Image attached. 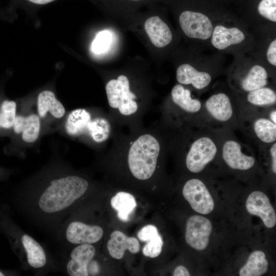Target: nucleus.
I'll list each match as a JSON object with an SVG mask.
<instances>
[{"label": "nucleus", "mask_w": 276, "mask_h": 276, "mask_svg": "<svg viewBox=\"0 0 276 276\" xmlns=\"http://www.w3.org/2000/svg\"><path fill=\"white\" fill-rule=\"evenodd\" d=\"M247 100L256 106L271 105L275 104L276 94L273 89L264 86L249 91Z\"/></svg>", "instance_id": "27"}, {"label": "nucleus", "mask_w": 276, "mask_h": 276, "mask_svg": "<svg viewBox=\"0 0 276 276\" xmlns=\"http://www.w3.org/2000/svg\"><path fill=\"white\" fill-rule=\"evenodd\" d=\"M104 234L103 228L98 225H91L80 221H72L62 229L63 239L70 244H93L99 241Z\"/></svg>", "instance_id": "6"}, {"label": "nucleus", "mask_w": 276, "mask_h": 276, "mask_svg": "<svg viewBox=\"0 0 276 276\" xmlns=\"http://www.w3.org/2000/svg\"><path fill=\"white\" fill-rule=\"evenodd\" d=\"M105 89L109 106L118 109L124 116L134 113L137 110L135 95L130 90L129 81L124 75L111 79L106 85Z\"/></svg>", "instance_id": "3"}, {"label": "nucleus", "mask_w": 276, "mask_h": 276, "mask_svg": "<svg viewBox=\"0 0 276 276\" xmlns=\"http://www.w3.org/2000/svg\"><path fill=\"white\" fill-rule=\"evenodd\" d=\"M22 261L32 269L40 270L48 264V256L42 245L34 238L22 233L16 239Z\"/></svg>", "instance_id": "9"}, {"label": "nucleus", "mask_w": 276, "mask_h": 276, "mask_svg": "<svg viewBox=\"0 0 276 276\" xmlns=\"http://www.w3.org/2000/svg\"><path fill=\"white\" fill-rule=\"evenodd\" d=\"M205 107L210 115L218 121H227L233 116L231 100L228 96L223 93L210 97L205 101Z\"/></svg>", "instance_id": "18"}, {"label": "nucleus", "mask_w": 276, "mask_h": 276, "mask_svg": "<svg viewBox=\"0 0 276 276\" xmlns=\"http://www.w3.org/2000/svg\"><path fill=\"white\" fill-rule=\"evenodd\" d=\"M37 109L40 118H44L49 112L53 117L62 118L65 113L62 104L56 98L54 94L50 90L40 93L37 98Z\"/></svg>", "instance_id": "20"}, {"label": "nucleus", "mask_w": 276, "mask_h": 276, "mask_svg": "<svg viewBox=\"0 0 276 276\" xmlns=\"http://www.w3.org/2000/svg\"><path fill=\"white\" fill-rule=\"evenodd\" d=\"M267 78L266 69L260 65H255L241 79L240 84L243 90L249 92L264 87L267 83Z\"/></svg>", "instance_id": "24"}, {"label": "nucleus", "mask_w": 276, "mask_h": 276, "mask_svg": "<svg viewBox=\"0 0 276 276\" xmlns=\"http://www.w3.org/2000/svg\"><path fill=\"white\" fill-rule=\"evenodd\" d=\"M28 1L36 4L43 5V4H48L50 2H52L54 1V0H28Z\"/></svg>", "instance_id": "35"}, {"label": "nucleus", "mask_w": 276, "mask_h": 276, "mask_svg": "<svg viewBox=\"0 0 276 276\" xmlns=\"http://www.w3.org/2000/svg\"><path fill=\"white\" fill-rule=\"evenodd\" d=\"M88 182L77 175H66L50 181L39 190L29 195V206L39 217L47 220L64 215L85 194Z\"/></svg>", "instance_id": "1"}, {"label": "nucleus", "mask_w": 276, "mask_h": 276, "mask_svg": "<svg viewBox=\"0 0 276 276\" xmlns=\"http://www.w3.org/2000/svg\"><path fill=\"white\" fill-rule=\"evenodd\" d=\"M245 39V34L238 28L217 25L213 29L211 43L216 49L223 50L232 45L242 42Z\"/></svg>", "instance_id": "15"}, {"label": "nucleus", "mask_w": 276, "mask_h": 276, "mask_svg": "<svg viewBox=\"0 0 276 276\" xmlns=\"http://www.w3.org/2000/svg\"><path fill=\"white\" fill-rule=\"evenodd\" d=\"M112 33L108 30H103L98 33L93 40L91 50L96 54H101L108 50L113 40Z\"/></svg>", "instance_id": "30"}, {"label": "nucleus", "mask_w": 276, "mask_h": 276, "mask_svg": "<svg viewBox=\"0 0 276 276\" xmlns=\"http://www.w3.org/2000/svg\"><path fill=\"white\" fill-rule=\"evenodd\" d=\"M16 116V103L13 101H4L0 106V129L12 128Z\"/></svg>", "instance_id": "29"}, {"label": "nucleus", "mask_w": 276, "mask_h": 276, "mask_svg": "<svg viewBox=\"0 0 276 276\" xmlns=\"http://www.w3.org/2000/svg\"><path fill=\"white\" fill-rule=\"evenodd\" d=\"M110 204L118 212V217L124 222L129 220V217L136 207L134 196L125 192H118L110 200Z\"/></svg>", "instance_id": "22"}, {"label": "nucleus", "mask_w": 276, "mask_h": 276, "mask_svg": "<svg viewBox=\"0 0 276 276\" xmlns=\"http://www.w3.org/2000/svg\"><path fill=\"white\" fill-rule=\"evenodd\" d=\"M5 275V273L0 270V276H4Z\"/></svg>", "instance_id": "38"}, {"label": "nucleus", "mask_w": 276, "mask_h": 276, "mask_svg": "<svg viewBox=\"0 0 276 276\" xmlns=\"http://www.w3.org/2000/svg\"><path fill=\"white\" fill-rule=\"evenodd\" d=\"M212 224L208 218L199 215H194L187 222L185 239L192 248L204 250L209 244Z\"/></svg>", "instance_id": "10"}, {"label": "nucleus", "mask_w": 276, "mask_h": 276, "mask_svg": "<svg viewBox=\"0 0 276 276\" xmlns=\"http://www.w3.org/2000/svg\"><path fill=\"white\" fill-rule=\"evenodd\" d=\"M266 57L268 62L273 66H276V40H273L269 44L267 52Z\"/></svg>", "instance_id": "32"}, {"label": "nucleus", "mask_w": 276, "mask_h": 276, "mask_svg": "<svg viewBox=\"0 0 276 276\" xmlns=\"http://www.w3.org/2000/svg\"><path fill=\"white\" fill-rule=\"evenodd\" d=\"M96 250L93 244L77 245L70 253L65 269L71 276H88L99 273V267L94 259Z\"/></svg>", "instance_id": "4"}, {"label": "nucleus", "mask_w": 276, "mask_h": 276, "mask_svg": "<svg viewBox=\"0 0 276 276\" xmlns=\"http://www.w3.org/2000/svg\"><path fill=\"white\" fill-rule=\"evenodd\" d=\"M90 121V115L87 110L82 108L75 109L70 113L66 120L65 130L71 136L80 135L87 131Z\"/></svg>", "instance_id": "21"}, {"label": "nucleus", "mask_w": 276, "mask_h": 276, "mask_svg": "<svg viewBox=\"0 0 276 276\" xmlns=\"http://www.w3.org/2000/svg\"><path fill=\"white\" fill-rule=\"evenodd\" d=\"M160 151L157 140L149 134L139 136L131 145L128 154V164L133 176L146 180L153 174Z\"/></svg>", "instance_id": "2"}, {"label": "nucleus", "mask_w": 276, "mask_h": 276, "mask_svg": "<svg viewBox=\"0 0 276 276\" xmlns=\"http://www.w3.org/2000/svg\"><path fill=\"white\" fill-rule=\"evenodd\" d=\"M139 239L146 244L143 248V254L146 257L154 258L161 253L163 240L156 227L148 224L142 227L137 233Z\"/></svg>", "instance_id": "19"}, {"label": "nucleus", "mask_w": 276, "mask_h": 276, "mask_svg": "<svg viewBox=\"0 0 276 276\" xmlns=\"http://www.w3.org/2000/svg\"><path fill=\"white\" fill-rule=\"evenodd\" d=\"M12 128L15 133L21 134L24 142L33 143L37 140L39 135L40 117L36 114L27 116L16 115Z\"/></svg>", "instance_id": "16"}, {"label": "nucleus", "mask_w": 276, "mask_h": 276, "mask_svg": "<svg viewBox=\"0 0 276 276\" xmlns=\"http://www.w3.org/2000/svg\"><path fill=\"white\" fill-rule=\"evenodd\" d=\"M173 276H189L190 273L185 266L182 265L178 266L175 269Z\"/></svg>", "instance_id": "34"}, {"label": "nucleus", "mask_w": 276, "mask_h": 276, "mask_svg": "<svg viewBox=\"0 0 276 276\" xmlns=\"http://www.w3.org/2000/svg\"><path fill=\"white\" fill-rule=\"evenodd\" d=\"M217 152V146L211 138L202 136L197 139L192 143L187 153V168L194 173L202 171L213 160Z\"/></svg>", "instance_id": "5"}, {"label": "nucleus", "mask_w": 276, "mask_h": 276, "mask_svg": "<svg viewBox=\"0 0 276 276\" xmlns=\"http://www.w3.org/2000/svg\"><path fill=\"white\" fill-rule=\"evenodd\" d=\"M248 212L260 217L265 226L272 228L276 223V215L268 197L262 192L256 191L251 193L246 201Z\"/></svg>", "instance_id": "11"}, {"label": "nucleus", "mask_w": 276, "mask_h": 276, "mask_svg": "<svg viewBox=\"0 0 276 276\" xmlns=\"http://www.w3.org/2000/svg\"><path fill=\"white\" fill-rule=\"evenodd\" d=\"M268 263L265 254L257 250L250 254L245 265L240 270V276H260L268 270Z\"/></svg>", "instance_id": "25"}, {"label": "nucleus", "mask_w": 276, "mask_h": 276, "mask_svg": "<svg viewBox=\"0 0 276 276\" xmlns=\"http://www.w3.org/2000/svg\"><path fill=\"white\" fill-rule=\"evenodd\" d=\"M107 248L112 258L119 260L123 257L126 250L133 254L138 253L140 245L136 238L128 237L120 231H115L110 235Z\"/></svg>", "instance_id": "13"}, {"label": "nucleus", "mask_w": 276, "mask_h": 276, "mask_svg": "<svg viewBox=\"0 0 276 276\" xmlns=\"http://www.w3.org/2000/svg\"><path fill=\"white\" fill-rule=\"evenodd\" d=\"M176 77L180 84H191L197 89L205 88L212 80V77L208 73L199 71L187 63L182 64L178 67Z\"/></svg>", "instance_id": "17"}, {"label": "nucleus", "mask_w": 276, "mask_h": 276, "mask_svg": "<svg viewBox=\"0 0 276 276\" xmlns=\"http://www.w3.org/2000/svg\"><path fill=\"white\" fill-rule=\"evenodd\" d=\"M171 97L173 102L186 112L196 113L201 109V102L197 99L192 98L190 90L185 88L180 84L173 87Z\"/></svg>", "instance_id": "23"}, {"label": "nucleus", "mask_w": 276, "mask_h": 276, "mask_svg": "<svg viewBox=\"0 0 276 276\" xmlns=\"http://www.w3.org/2000/svg\"><path fill=\"white\" fill-rule=\"evenodd\" d=\"M222 155L226 164L233 169L247 170L255 163V158L244 154L241 145L233 140H227L224 143Z\"/></svg>", "instance_id": "12"}, {"label": "nucleus", "mask_w": 276, "mask_h": 276, "mask_svg": "<svg viewBox=\"0 0 276 276\" xmlns=\"http://www.w3.org/2000/svg\"><path fill=\"white\" fill-rule=\"evenodd\" d=\"M270 120L276 124V110H272L269 114Z\"/></svg>", "instance_id": "36"}, {"label": "nucleus", "mask_w": 276, "mask_h": 276, "mask_svg": "<svg viewBox=\"0 0 276 276\" xmlns=\"http://www.w3.org/2000/svg\"><path fill=\"white\" fill-rule=\"evenodd\" d=\"M182 194L191 208L197 213L208 214L214 209L212 196L204 183L198 179L187 181L183 187Z\"/></svg>", "instance_id": "8"}, {"label": "nucleus", "mask_w": 276, "mask_h": 276, "mask_svg": "<svg viewBox=\"0 0 276 276\" xmlns=\"http://www.w3.org/2000/svg\"><path fill=\"white\" fill-rule=\"evenodd\" d=\"M179 22L183 33L191 38L206 40L211 37L213 26L205 14L190 10L183 11Z\"/></svg>", "instance_id": "7"}, {"label": "nucleus", "mask_w": 276, "mask_h": 276, "mask_svg": "<svg viewBox=\"0 0 276 276\" xmlns=\"http://www.w3.org/2000/svg\"><path fill=\"white\" fill-rule=\"evenodd\" d=\"M259 13L272 22H276V0H261L258 7Z\"/></svg>", "instance_id": "31"}, {"label": "nucleus", "mask_w": 276, "mask_h": 276, "mask_svg": "<svg viewBox=\"0 0 276 276\" xmlns=\"http://www.w3.org/2000/svg\"><path fill=\"white\" fill-rule=\"evenodd\" d=\"M144 28L150 41L156 47H165L172 40V34L169 27L158 16L148 18L145 22Z\"/></svg>", "instance_id": "14"}, {"label": "nucleus", "mask_w": 276, "mask_h": 276, "mask_svg": "<svg viewBox=\"0 0 276 276\" xmlns=\"http://www.w3.org/2000/svg\"><path fill=\"white\" fill-rule=\"evenodd\" d=\"M87 131L93 140L97 143L105 141L110 133V125L105 119L97 118L90 121Z\"/></svg>", "instance_id": "28"}, {"label": "nucleus", "mask_w": 276, "mask_h": 276, "mask_svg": "<svg viewBox=\"0 0 276 276\" xmlns=\"http://www.w3.org/2000/svg\"><path fill=\"white\" fill-rule=\"evenodd\" d=\"M127 1H130V2H138L143 1L144 0H127Z\"/></svg>", "instance_id": "37"}, {"label": "nucleus", "mask_w": 276, "mask_h": 276, "mask_svg": "<svg viewBox=\"0 0 276 276\" xmlns=\"http://www.w3.org/2000/svg\"><path fill=\"white\" fill-rule=\"evenodd\" d=\"M270 153L271 157V166L273 172L276 173V143H274L270 149Z\"/></svg>", "instance_id": "33"}, {"label": "nucleus", "mask_w": 276, "mask_h": 276, "mask_svg": "<svg viewBox=\"0 0 276 276\" xmlns=\"http://www.w3.org/2000/svg\"><path fill=\"white\" fill-rule=\"evenodd\" d=\"M254 132L258 138L265 143H271L276 140V124L269 119L260 118L254 123Z\"/></svg>", "instance_id": "26"}]
</instances>
